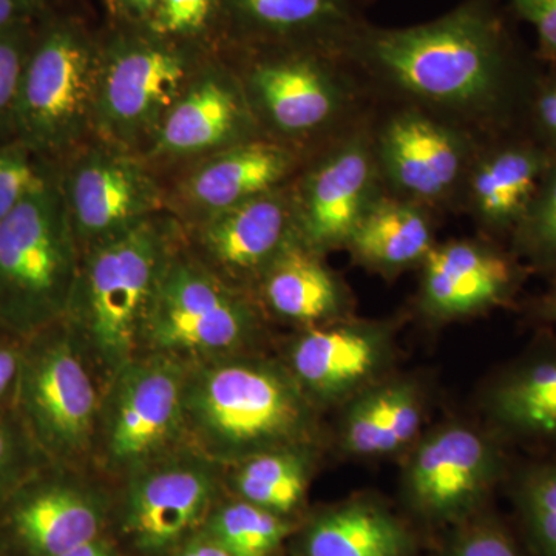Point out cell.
<instances>
[{
	"label": "cell",
	"mask_w": 556,
	"mask_h": 556,
	"mask_svg": "<svg viewBox=\"0 0 556 556\" xmlns=\"http://www.w3.org/2000/svg\"><path fill=\"white\" fill-rule=\"evenodd\" d=\"M340 54L407 105L486 138L521 129L544 67L519 43L500 0H467L415 27L364 24Z\"/></svg>",
	"instance_id": "1"
},
{
	"label": "cell",
	"mask_w": 556,
	"mask_h": 556,
	"mask_svg": "<svg viewBox=\"0 0 556 556\" xmlns=\"http://www.w3.org/2000/svg\"><path fill=\"white\" fill-rule=\"evenodd\" d=\"M317 405L287 364L252 356L189 364L186 445L217 466L278 448L311 447Z\"/></svg>",
	"instance_id": "2"
},
{
	"label": "cell",
	"mask_w": 556,
	"mask_h": 556,
	"mask_svg": "<svg viewBox=\"0 0 556 556\" xmlns=\"http://www.w3.org/2000/svg\"><path fill=\"white\" fill-rule=\"evenodd\" d=\"M179 237L177 222L160 214L80 255L64 321L105 386L139 354L150 303Z\"/></svg>",
	"instance_id": "3"
},
{
	"label": "cell",
	"mask_w": 556,
	"mask_h": 556,
	"mask_svg": "<svg viewBox=\"0 0 556 556\" xmlns=\"http://www.w3.org/2000/svg\"><path fill=\"white\" fill-rule=\"evenodd\" d=\"M80 255L60 170L51 164L39 185L0 219V329L28 339L64 320Z\"/></svg>",
	"instance_id": "4"
},
{
	"label": "cell",
	"mask_w": 556,
	"mask_h": 556,
	"mask_svg": "<svg viewBox=\"0 0 556 556\" xmlns=\"http://www.w3.org/2000/svg\"><path fill=\"white\" fill-rule=\"evenodd\" d=\"M105 387L64 320L25 340L14 412L51 466L75 468L93 455Z\"/></svg>",
	"instance_id": "5"
},
{
	"label": "cell",
	"mask_w": 556,
	"mask_h": 556,
	"mask_svg": "<svg viewBox=\"0 0 556 556\" xmlns=\"http://www.w3.org/2000/svg\"><path fill=\"white\" fill-rule=\"evenodd\" d=\"M262 329L251 294L226 283L181 247L172 255L153 295L139 354L186 364L249 353Z\"/></svg>",
	"instance_id": "6"
},
{
	"label": "cell",
	"mask_w": 556,
	"mask_h": 556,
	"mask_svg": "<svg viewBox=\"0 0 556 556\" xmlns=\"http://www.w3.org/2000/svg\"><path fill=\"white\" fill-rule=\"evenodd\" d=\"M101 50L73 22L33 36L22 75L13 139L39 159L67 155L93 130Z\"/></svg>",
	"instance_id": "7"
},
{
	"label": "cell",
	"mask_w": 556,
	"mask_h": 556,
	"mask_svg": "<svg viewBox=\"0 0 556 556\" xmlns=\"http://www.w3.org/2000/svg\"><path fill=\"white\" fill-rule=\"evenodd\" d=\"M200 68L174 40L119 36L101 50L93 130L116 148L149 150Z\"/></svg>",
	"instance_id": "8"
},
{
	"label": "cell",
	"mask_w": 556,
	"mask_h": 556,
	"mask_svg": "<svg viewBox=\"0 0 556 556\" xmlns=\"http://www.w3.org/2000/svg\"><path fill=\"white\" fill-rule=\"evenodd\" d=\"M189 364L144 353L109 380L102 399L97 448L112 473L138 468L186 445L185 393Z\"/></svg>",
	"instance_id": "9"
},
{
	"label": "cell",
	"mask_w": 556,
	"mask_h": 556,
	"mask_svg": "<svg viewBox=\"0 0 556 556\" xmlns=\"http://www.w3.org/2000/svg\"><path fill=\"white\" fill-rule=\"evenodd\" d=\"M338 51L283 47L241 78L260 129L292 144L336 130L350 116L354 90Z\"/></svg>",
	"instance_id": "10"
},
{
	"label": "cell",
	"mask_w": 556,
	"mask_h": 556,
	"mask_svg": "<svg viewBox=\"0 0 556 556\" xmlns=\"http://www.w3.org/2000/svg\"><path fill=\"white\" fill-rule=\"evenodd\" d=\"M375 144L386 188L430 208L463 193L484 142L455 123L405 105L375 131Z\"/></svg>",
	"instance_id": "11"
},
{
	"label": "cell",
	"mask_w": 556,
	"mask_h": 556,
	"mask_svg": "<svg viewBox=\"0 0 556 556\" xmlns=\"http://www.w3.org/2000/svg\"><path fill=\"white\" fill-rule=\"evenodd\" d=\"M58 170L80 254L163 211V190L129 150L100 141L72 153Z\"/></svg>",
	"instance_id": "12"
},
{
	"label": "cell",
	"mask_w": 556,
	"mask_h": 556,
	"mask_svg": "<svg viewBox=\"0 0 556 556\" xmlns=\"http://www.w3.org/2000/svg\"><path fill=\"white\" fill-rule=\"evenodd\" d=\"M383 188L375 134L346 130L292 188L300 243L318 255L345 248Z\"/></svg>",
	"instance_id": "13"
},
{
	"label": "cell",
	"mask_w": 556,
	"mask_h": 556,
	"mask_svg": "<svg viewBox=\"0 0 556 556\" xmlns=\"http://www.w3.org/2000/svg\"><path fill=\"white\" fill-rule=\"evenodd\" d=\"M504 471L506 457L495 439L470 427H442L409 457L405 495L428 518H459L489 495Z\"/></svg>",
	"instance_id": "14"
},
{
	"label": "cell",
	"mask_w": 556,
	"mask_h": 556,
	"mask_svg": "<svg viewBox=\"0 0 556 556\" xmlns=\"http://www.w3.org/2000/svg\"><path fill=\"white\" fill-rule=\"evenodd\" d=\"M193 257L240 291H257L269 266L299 241L292 188L270 190L195 222Z\"/></svg>",
	"instance_id": "15"
},
{
	"label": "cell",
	"mask_w": 556,
	"mask_h": 556,
	"mask_svg": "<svg viewBox=\"0 0 556 556\" xmlns=\"http://www.w3.org/2000/svg\"><path fill=\"white\" fill-rule=\"evenodd\" d=\"M217 467L186 448L130 473L126 529L134 543L159 554L185 540L212 506Z\"/></svg>",
	"instance_id": "16"
},
{
	"label": "cell",
	"mask_w": 556,
	"mask_h": 556,
	"mask_svg": "<svg viewBox=\"0 0 556 556\" xmlns=\"http://www.w3.org/2000/svg\"><path fill=\"white\" fill-rule=\"evenodd\" d=\"M419 306L433 320H455L511 302L527 266L511 251L481 241H448L422 263Z\"/></svg>",
	"instance_id": "17"
},
{
	"label": "cell",
	"mask_w": 556,
	"mask_h": 556,
	"mask_svg": "<svg viewBox=\"0 0 556 556\" xmlns=\"http://www.w3.org/2000/svg\"><path fill=\"white\" fill-rule=\"evenodd\" d=\"M391 356L387 327L339 320L306 327L292 340L287 367L314 404H334L371 387Z\"/></svg>",
	"instance_id": "18"
},
{
	"label": "cell",
	"mask_w": 556,
	"mask_h": 556,
	"mask_svg": "<svg viewBox=\"0 0 556 556\" xmlns=\"http://www.w3.org/2000/svg\"><path fill=\"white\" fill-rule=\"evenodd\" d=\"M258 121L239 76L201 67L164 119L148 150L155 159L207 156L258 138Z\"/></svg>",
	"instance_id": "19"
},
{
	"label": "cell",
	"mask_w": 556,
	"mask_h": 556,
	"mask_svg": "<svg viewBox=\"0 0 556 556\" xmlns=\"http://www.w3.org/2000/svg\"><path fill=\"white\" fill-rule=\"evenodd\" d=\"M67 470L47 464L10 496L5 527L27 556H60L100 538V497Z\"/></svg>",
	"instance_id": "20"
},
{
	"label": "cell",
	"mask_w": 556,
	"mask_h": 556,
	"mask_svg": "<svg viewBox=\"0 0 556 556\" xmlns=\"http://www.w3.org/2000/svg\"><path fill=\"white\" fill-rule=\"evenodd\" d=\"M555 159V153L521 129L489 138L463 189L479 225L493 236L510 239Z\"/></svg>",
	"instance_id": "21"
},
{
	"label": "cell",
	"mask_w": 556,
	"mask_h": 556,
	"mask_svg": "<svg viewBox=\"0 0 556 556\" xmlns=\"http://www.w3.org/2000/svg\"><path fill=\"white\" fill-rule=\"evenodd\" d=\"M298 153L273 138H254L204 156L179 186V200L195 222L281 188Z\"/></svg>",
	"instance_id": "22"
},
{
	"label": "cell",
	"mask_w": 556,
	"mask_h": 556,
	"mask_svg": "<svg viewBox=\"0 0 556 556\" xmlns=\"http://www.w3.org/2000/svg\"><path fill=\"white\" fill-rule=\"evenodd\" d=\"M485 407L501 437L556 447V340L541 343L501 372Z\"/></svg>",
	"instance_id": "23"
},
{
	"label": "cell",
	"mask_w": 556,
	"mask_h": 556,
	"mask_svg": "<svg viewBox=\"0 0 556 556\" xmlns=\"http://www.w3.org/2000/svg\"><path fill=\"white\" fill-rule=\"evenodd\" d=\"M248 35L281 47L342 51L367 24L356 0H226Z\"/></svg>",
	"instance_id": "24"
},
{
	"label": "cell",
	"mask_w": 556,
	"mask_h": 556,
	"mask_svg": "<svg viewBox=\"0 0 556 556\" xmlns=\"http://www.w3.org/2000/svg\"><path fill=\"white\" fill-rule=\"evenodd\" d=\"M255 292L270 313L305 327L339 320L348 306L342 281L321 262V255L300 241L269 266Z\"/></svg>",
	"instance_id": "25"
},
{
	"label": "cell",
	"mask_w": 556,
	"mask_h": 556,
	"mask_svg": "<svg viewBox=\"0 0 556 556\" xmlns=\"http://www.w3.org/2000/svg\"><path fill=\"white\" fill-rule=\"evenodd\" d=\"M433 247L428 208L387 192L369 207L345 244L357 265L382 276L422 265Z\"/></svg>",
	"instance_id": "26"
},
{
	"label": "cell",
	"mask_w": 556,
	"mask_h": 556,
	"mask_svg": "<svg viewBox=\"0 0 556 556\" xmlns=\"http://www.w3.org/2000/svg\"><path fill=\"white\" fill-rule=\"evenodd\" d=\"M422 401L415 383H372L351 397L342 424V447L356 456H386L415 441L422 424Z\"/></svg>",
	"instance_id": "27"
},
{
	"label": "cell",
	"mask_w": 556,
	"mask_h": 556,
	"mask_svg": "<svg viewBox=\"0 0 556 556\" xmlns=\"http://www.w3.org/2000/svg\"><path fill=\"white\" fill-rule=\"evenodd\" d=\"M409 547L404 526L367 500L325 511L303 540L305 556H408Z\"/></svg>",
	"instance_id": "28"
},
{
	"label": "cell",
	"mask_w": 556,
	"mask_h": 556,
	"mask_svg": "<svg viewBox=\"0 0 556 556\" xmlns=\"http://www.w3.org/2000/svg\"><path fill=\"white\" fill-rule=\"evenodd\" d=\"M311 447L278 448L233 466L232 485L240 500L287 517L306 495Z\"/></svg>",
	"instance_id": "29"
},
{
	"label": "cell",
	"mask_w": 556,
	"mask_h": 556,
	"mask_svg": "<svg viewBox=\"0 0 556 556\" xmlns=\"http://www.w3.org/2000/svg\"><path fill=\"white\" fill-rule=\"evenodd\" d=\"M285 517L237 500L215 511L208 536L232 556H269L288 536Z\"/></svg>",
	"instance_id": "30"
},
{
	"label": "cell",
	"mask_w": 556,
	"mask_h": 556,
	"mask_svg": "<svg viewBox=\"0 0 556 556\" xmlns=\"http://www.w3.org/2000/svg\"><path fill=\"white\" fill-rule=\"evenodd\" d=\"M514 497L535 554L556 556V455L519 468Z\"/></svg>",
	"instance_id": "31"
},
{
	"label": "cell",
	"mask_w": 556,
	"mask_h": 556,
	"mask_svg": "<svg viewBox=\"0 0 556 556\" xmlns=\"http://www.w3.org/2000/svg\"><path fill=\"white\" fill-rule=\"evenodd\" d=\"M510 251L538 273L556 274V159L548 167L525 217L510 239Z\"/></svg>",
	"instance_id": "32"
},
{
	"label": "cell",
	"mask_w": 556,
	"mask_h": 556,
	"mask_svg": "<svg viewBox=\"0 0 556 556\" xmlns=\"http://www.w3.org/2000/svg\"><path fill=\"white\" fill-rule=\"evenodd\" d=\"M47 464L16 412L0 416V503Z\"/></svg>",
	"instance_id": "33"
},
{
	"label": "cell",
	"mask_w": 556,
	"mask_h": 556,
	"mask_svg": "<svg viewBox=\"0 0 556 556\" xmlns=\"http://www.w3.org/2000/svg\"><path fill=\"white\" fill-rule=\"evenodd\" d=\"M50 166L49 160L39 159L16 139L0 141V219L39 185Z\"/></svg>",
	"instance_id": "34"
},
{
	"label": "cell",
	"mask_w": 556,
	"mask_h": 556,
	"mask_svg": "<svg viewBox=\"0 0 556 556\" xmlns=\"http://www.w3.org/2000/svg\"><path fill=\"white\" fill-rule=\"evenodd\" d=\"M33 42L30 25L0 35V135L13 138L14 110Z\"/></svg>",
	"instance_id": "35"
},
{
	"label": "cell",
	"mask_w": 556,
	"mask_h": 556,
	"mask_svg": "<svg viewBox=\"0 0 556 556\" xmlns=\"http://www.w3.org/2000/svg\"><path fill=\"white\" fill-rule=\"evenodd\" d=\"M217 5L218 0H160L149 17V30L170 40L188 38L206 27Z\"/></svg>",
	"instance_id": "36"
},
{
	"label": "cell",
	"mask_w": 556,
	"mask_h": 556,
	"mask_svg": "<svg viewBox=\"0 0 556 556\" xmlns=\"http://www.w3.org/2000/svg\"><path fill=\"white\" fill-rule=\"evenodd\" d=\"M521 130L556 155V67L541 70L527 101Z\"/></svg>",
	"instance_id": "37"
},
{
	"label": "cell",
	"mask_w": 556,
	"mask_h": 556,
	"mask_svg": "<svg viewBox=\"0 0 556 556\" xmlns=\"http://www.w3.org/2000/svg\"><path fill=\"white\" fill-rule=\"evenodd\" d=\"M507 11L535 33L538 61L556 67V0H506Z\"/></svg>",
	"instance_id": "38"
},
{
	"label": "cell",
	"mask_w": 556,
	"mask_h": 556,
	"mask_svg": "<svg viewBox=\"0 0 556 556\" xmlns=\"http://www.w3.org/2000/svg\"><path fill=\"white\" fill-rule=\"evenodd\" d=\"M450 556H525L510 533L493 519L479 521L453 543Z\"/></svg>",
	"instance_id": "39"
},
{
	"label": "cell",
	"mask_w": 556,
	"mask_h": 556,
	"mask_svg": "<svg viewBox=\"0 0 556 556\" xmlns=\"http://www.w3.org/2000/svg\"><path fill=\"white\" fill-rule=\"evenodd\" d=\"M25 340L0 329V416L16 407Z\"/></svg>",
	"instance_id": "40"
},
{
	"label": "cell",
	"mask_w": 556,
	"mask_h": 556,
	"mask_svg": "<svg viewBox=\"0 0 556 556\" xmlns=\"http://www.w3.org/2000/svg\"><path fill=\"white\" fill-rule=\"evenodd\" d=\"M42 0H0V35L30 25Z\"/></svg>",
	"instance_id": "41"
},
{
	"label": "cell",
	"mask_w": 556,
	"mask_h": 556,
	"mask_svg": "<svg viewBox=\"0 0 556 556\" xmlns=\"http://www.w3.org/2000/svg\"><path fill=\"white\" fill-rule=\"evenodd\" d=\"M526 314L535 324L556 327V274L546 291L527 302Z\"/></svg>",
	"instance_id": "42"
},
{
	"label": "cell",
	"mask_w": 556,
	"mask_h": 556,
	"mask_svg": "<svg viewBox=\"0 0 556 556\" xmlns=\"http://www.w3.org/2000/svg\"><path fill=\"white\" fill-rule=\"evenodd\" d=\"M175 556H232L225 547L219 546L211 536L193 540L188 546L182 547Z\"/></svg>",
	"instance_id": "43"
},
{
	"label": "cell",
	"mask_w": 556,
	"mask_h": 556,
	"mask_svg": "<svg viewBox=\"0 0 556 556\" xmlns=\"http://www.w3.org/2000/svg\"><path fill=\"white\" fill-rule=\"evenodd\" d=\"M115 2L130 16L149 21L160 0H115Z\"/></svg>",
	"instance_id": "44"
},
{
	"label": "cell",
	"mask_w": 556,
	"mask_h": 556,
	"mask_svg": "<svg viewBox=\"0 0 556 556\" xmlns=\"http://www.w3.org/2000/svg\"><path fill=\"white\" fill-rule=\"evenodd\" d=\"M60 556H116L115 552L109 544L97 538V540L90 541V543L80 544V546L72 548V551L65 552Z\"/></svg>",
	"instance_id": "45"
}]
</instances>
